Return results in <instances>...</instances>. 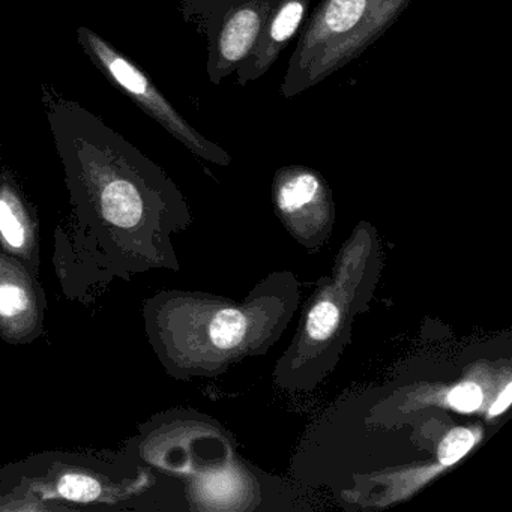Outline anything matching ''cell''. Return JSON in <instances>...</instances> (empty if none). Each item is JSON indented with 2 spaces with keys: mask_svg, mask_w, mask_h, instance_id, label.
<instances>
[{
  "mask_svg": "<svg viewBox=\"0 0 512 512\" xmlns=\"http://www.w3.org/2000/svg\"><path fill=\"white\" fill-rule=\"evenodd\" d=\"M412 0H322L299 35L281 83L298 97L359 58L392 28Z\"/></svg>",
  "mask_w": 512,
  "mask_h": 512,
  "instance_id": "obj_1",
  "label": "cell"
},
{
  "mask_svg": "<svg viewBox=\"0 0 512 512\" xmlns=\"http://www.w3.org/2000/svg\"><path fill=\"white\" fill-rule=\"evenodd\" d=\"M113 458V455H112ZM104 460L98 455L52 452L8 467V481L41 500L122 506L140 500L146 473L137 461Z\"/></svg>",
  "mask_w": 512,
  "mask_h": 512,
  "instance_id": "obj_2",
  "label": "cell"
},
{
  "mask_svg": "<svg viewBox=\"0 0 512 512\" xmlns=\"http://www.w3.org/2000/svg\"><path fill=\"white\" fill-rule=\"evenodd\" d=\"M47 299L38 275L0 251V337L14 346L41 337Z\"/></svg>",
  "mask_w": 512,
  "mask_h": 512,
  "instance_id": "obj_3",
  "label": "cell"
},
{
  "mask_svg": "<svg viewBox=\"0 0 512 512\" xmlns=\"http://www.w3.org/2000/svg\"><path fill=\"white\" fill-rule=\"evenodd\" d=\"M89 43H91L94 52L100 56L103 64L106 65L109 73L112 74L113 79L125 89L130 92L133 97H136L140 103L145 104L148 110H151L178 139H181L185 145L190 146L197 155L205 157L206 160L215 161V163L227 164L229 163V155L218 148L214 143L208 142L205 137L200 136L197 131H194L169 104L166 103L163 97L149 85L148 80L145 79L140 71H137L133 65L128 64L125 59L119 58L118 55L112 52V49L101 43L98 38L89 35Z\"/></svg>",
  "mask_w": 512,
  "mask_h": 512,
  "instance_id": "obj_4",
  "label": "cell"
},
{
  "mask_svg": "<svg viewBox=\"0 0 512 512\" xmlns=\"http://www.w3.org/2000/svg\"><path fill=\"white\" fill-rule=\"evenodd\" d=\"M281 0H238L227 10L214 38L211 77L214 82L235 73L253 52L266 22Z\"/></svg>",
  "mask_w": 512,
  "mask_h": 512,
  "instance_id": "obj_5",
  "label": "cell"
},
{
  "mask_svg": "<svg viewBox=\"0 0 512 512\" xmlns=\"http://www.w3.org/2000/svg\"><path fill=\"white\" fill-rule=\"evenodd\" d=\"M310 2L311 0H281L269 16L253 52L236 68L238 86L256 82L271 70L296 32L301 29Z\"/></svg>",
  "mask_w": 512,
  "mask_h": 512,
  "instance_id": "obj_6",
  "label": "cell"
},
{
  "mask_svg": "<svg viewBox=\"0 0 512 512\" xmlns=\"http://www.w3.org/2000/svg\"><path fill=\"white\" fill-rule=\"evenodd\" d=\"M0 251L40 272V224L16 190L0 187Z\"/></svg>",
  "mask_w": 512,
  "mask_h": 512,
  "instance_id": "obj_7",
  "label": "cell"
},
{
  "mask_svg": "<svg viewBox=\"0 0 512 512\" xmlns=\"http://www.w3.org/2000/svg\"><path fill=\"white\" fill-rule=\"evenodd\" d=\"M322 193L319 176L310 170L293 169L283 173L277 190V202L287 214L301 211L314 202Z\"/></svg>",
  "mask_w": 512,
  "mask_h": 512,
  "instance_id": "obj_8",
  "label": "cell"
},
{
  "mask_svg": "<svg viewBox=\"0 0 512 512\" xmlns=\"http://www.w3.org/2000/svg\"><path fill=\"white\" fill-rule=\"evenodd\" d=\"M247 331V319L241 311L227 308L218 311L211 323V340L218 349L238 346Z\"/></svg>",
  "mask_w": 512,
  "mask_h": 512,
  "instance_id": "obj_9",
  "label": "cell"
},
{
  "mask_svg": "<svg viewBox=\"0 0 512 512\" xmlns=\"http://www.w3.org/2000/svg\"><path fill=\"white\" fill-rule=\"evenodd\" d=\"M340 313L332 302L322 301L317 304L308 316L307 331L313 340L325 341L334 334Z\"/></svg>",
  "mask_w": 512,
  "mask_h": 512,
  "instance_id": "obj_10",
  "label": "cell"
},
{
  "mask_svg": "<svg viewBox=\"0 0 512 512\" xmlns=\"http://www.w3.org/2000/svg\"><path fill=\"white\" fill-rule=\"evenodd\" d=\"M475 434L467 428H455L446 434L439 446V460L443 466H452L475 445Z\"/></svg>",
  "mask_w": 512,
  "mask_h": 512,
  "instance_id": "obj_11",
  "label": "cell"
},
{
  "mask_svg": "<svg viewBox=\"0 0 512 512\" xmlns=\"http://www.w3.org/2000/svg\"><path fill=\"white\" fill-rule=\"evenodd\" d=\"M482 389L476 383L467 382L455 386L448 395V403L461 413L475 412L482 404Z\"/></svg>",
  "mask_w": 512,
  "mask_h": 512,
  "instance_id": "obj_12",
  "label": "cell"
},
{
  "mask_svg": "<svg viewBox=\"0 0 512 512\" xmlns=\"http://www.w3.org/2000/svg\"><path fill=\"white\" fill-rule=\"evenodd\" d=\"M512 401V385H506V388L503 389V392H500L497 400L494 401L493 406L490 409V416L500 415V413L505 412L508 409L509 404Z\"/></svg>",
  "mask_w": 512,
  "mask_h": 512,
  "instance_id": "obj_13",
  "label": "cell"
}]
</instances>
